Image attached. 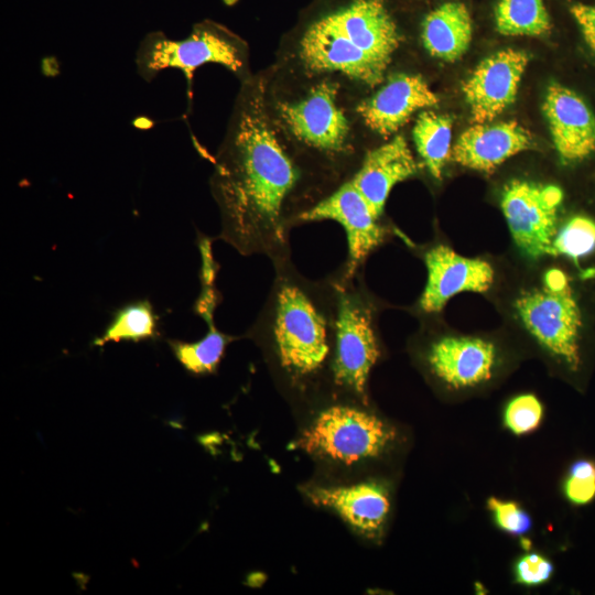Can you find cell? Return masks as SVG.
<instances>
[{
  "label": "cell",
  "mask_w": 595,
  "mask_h": 595,
  "mask_svg": "<svg viewBox=\"0 0 595 595\" xmlns=\"http://www.w3.org/2000/svg\"><path fill=\"white\" fill-rule=\"evenodd\" d=\"M213 165L218 238L242 256L264 255L272 264L290 259L291 229L331 191L275 129L264 105L262 69L240 83Z\"/></svg>",
  "instance_id": "1"
},
{
  "label": "cell",
  "mask_w": 595,
  "mask_h": 595,
  "mask_svg": "<svg viewBox=\"0 0 595 595\" xmlns=\"http://www.w3.org/2000/svg\"><path fill=\"white\" fill-rule=\"evenodd\" d=\"M405 41L392 0H314L282 36L270 65L338 77L363 97L393 68Z\"/></svg>",
  "instance_id": "2"
},
{
  "label": "cell",
  "mask_w": 595,
  "mask_h": 595,
  "mask_svg": "<svg viewBox=\"0 0 595 595\" xmlns=\"http://www.w3.org/2000/svg\"><path fill=\"white\" fill-rule=\"evenodd\" d=\"M267 111L293 155L331 192L348 181L372 147L363 126L361 98L331 75L262 69Z\"/></svg>",
  "instance_id": "3"
},
{
  "label": "cell",
  "mask_w": 595,
  "mask_h": 595,
  "mask_svg": "<svg viewBox=\"0 0 595 595\" xmlns=\"http://www.w3.org/2000/svg\"><path fill=\"white\" fill-rule=\"evenodd\" d=\"M268 299L246 337L263 345L293 385L332 367L336 293L332 274L313 281L291 258L273 264Z\"/></svg>",
  "instance_id": "4"
},
{
  "label": "cell",
  "mask_w": 595,
  "mask_h": 595,
  "mask_svg": "<svg viewBox=\"0 0 595 595\" xmlns=\"http://www.w3.org/2000/svg\"><path fill=\"white\" fill-rule=\"evenodd\" d=\"M207 64L225 67L239 83L253 75L248 43L212 20L194 24L191 33L178 40L170 39L161 31L150 32L141 40L136 53L137 73L145 82L153 80L167 68L182 71L190 100L194 73Z\"/></svg>",
  "instance_id": "5"
},
{
  "label": "cell",
  "mask_w": 595,
  "mask_h": 595,
  "mask_svg": "<svg viewBox=\"0 0 595 595\" xmlns=\"http://www.w3.org/2000/svg\"><path fill=\"white\" fill-rule=\"evenodd\" d=\"M335 293L333 383L366 402L369 375L381 356L376 307L360 284V273L332 274Z\"/></svg>",
  "instance_id": "6"
},
{
  "label": "cell",
  "mask_w": 595,
  "mask_h": 595,
  "mask_svg": "<svg viewBox=\"0 0 595 595\" xmlns=\"http://www.w3.org/2000/svg\"><path fill=\"white\" fill-rule=\"evenodd\" d=\"M394 437V430L377 415L334 404L317 414L295 446L313 456L351 465L379 456Z\"/></svg>",
  "instance_id": "7"
},
{
  "label": "cell",
  "mask_w": 595,
  "mask_h": 595,
  "mask_svg": "<svg viewBox=\"0 0 595 595\" xmlns=\"http://www.w3.org/2000/svg\"><path fill=\"white\" fill-rule=\"evenodd\" d=\"M516 309L527 329L547 350L572 369L578 368L582 314L564 272L548 271L542 286L522 294Z\"/></svg>",
  "instance_id": "8"
},
{
  "label": "cell",
  "mask_w": 595,
  "mask_h": 595,
  "mask_svg": "<svg viewBox=\"0 0 595 595\" xmlns=\"http://www.w3.org/2000/svg\"><path fill=\"white\" fill-rule=\"evenodd\" d=\"M439 102V96L422 74L392 68L376 88L359 99L358 112L374 147L399 133L418 113L435 108Z\"/></svg>",
  "instance_id": "9"
},
{
  "label": "cell",
  "mask_w": 595,
  "mask_h": 595,
  "mask_svg": "<svg viewBox=\"0 0 595 595\" xmlns=\"http://www.w3.org/2000/svg\"><path fill=\"white\" fill-rule=\"evenodd\" d=\"M322 220L336 221L345 230L347 259L339 269L345 277L360 273L368 257L386 241L389 234L382 217L374 213L349 180L301 214L296 226Z\"/></svg>",
  "instance_id": "10"
},
{
  "label": "cell",
  "mask_w": 595,
  "mask_h": 595,
  "mask_svg": "<svg viewBox=\"0 0 595 595\" xmlns=\"http://www.w3.org/2000/svg\"><path fill=\"white\" fill-rule=\"evenodd\" d=\"M562 201L555 185L513 180L504 187V216L516 245L529 257L551 255Z\"/></svg>",
  "instance_id": "11"
},
{
  "label": "cell",
  "mask_w": 595,
  "mask_h": 595,
  "mask_svg": "<svg viewBox=\"0 0 595 595\" xmlns=\"http://www.w3.org/2000/svg\"><path fill=\"white\" fill-rule=\"evenodd\" d=\"M528 63L526 52L506 48L477 65L463 85L475 123L493 121L515 101Z\"/></svg>",
  "instance_id": "12"
},
{
  "label": "cell",
  "mask_w": 595,
  "mask_h": 595,
  "mask_svg": "<svg viewBox=\"0 0 595 595\" xmlns=\"http://www.w3.org/2000/svg\"><path fill=\"white\" fill-rule=\"evenodd\" d=\"M426 283L419 307L426 314L441 312L462 292H486L494 281V269L485 260L458 255L445 245L431 247L424 253Z\"/></svg>",
  "instance_id": "13"
},
{
  "label": "cell",
  "mask_w": 595,
  "mask_h": 595,
  "mask_svg": "<svg viewBox=\"0 0 595 595\" xmlns=\"http://www.w3.org/2000/svg\"><path fill=\"white\" fill-rule=\"evenodd\" d=\"M420 170L408 139L399 132L368 149L349 181L374 213L382 217L392 188L415 176Z\"/></svg>",
  "instance_id": "14"
},
{
  "label": "cell",
  "mask_w": 595,
  "mask_h": 595,
  "mask_svg": "<svg viewBox=\"0 0 595 595\" xmlns=\"http://www.w3.org/2000/svg\"><path fill=\"white\" fill-rule=\"evenodd\" d=\"M542 110L562 163H577L595 152V116L576 93L552 83Z\"/></svg>",
  "instance_id": "15"
},
{
  "label": "cell",
  "mask_w": 595,
  "mask_h": 595,
  "mask_svg": "<svg viewBox=\"0 0 595 595\" xmlns=\"http://www.w3.org/2000/svg\"><path fill=\"white\" fill-rule=\"evenodd\" d=\"M305 495L313 505L336 512L350 528L369 539L380 536L390 510L389 493L377 482L313 486Z\"/></svg>",
  "instance_id": "16"
},
{
  "label": "cell",
  "mask_w": 595,
  "mask_h": 595,
  "mask_svg": "<svg viewBox=\"0 0 595 595\" xmlns=\"http://www.w3.org/2000/svg\"><path fill=\"white\" fill-rule=\"evenodd\" d=\"M534 145L532 134L517 121L477 122L459 136L451 159L468 169L490 173Z\"/></svg>",
  "instance_id": "17"
},
{
  "label": "cell",
  "mask_w": 595,
  "mask_h": 595,
  "mask_svg": "<svg viewBox=\"0 0 595 595\" xmlns=\"http://www.w3.org/2000/svg\"><path fill=\"white\" fill-rule=\"evenodd\" d=\"M426 361L431 371L452 388L473 387L491 377L496 350L474 337H442L431 344Z\"/></svg>",
  "instance_id": "18"
},
{
  "label": "cell",
  "mask_w": 595,
  "mask_h": 595,
  "mask_svg": "<svg viewBox=\"0 0 595 595\" xmlns=\"http://www.w3.org/2000/svg\"><path fill=\"white\" fill-rule=\"evenodd\" d=\"M418 37L429 57L446 63L459 60L473 37L469 9L457 0H446L431 7L419 22Z\"/></svg>",
  "instance_id": "19"
},
{
  "label": "cell",
  "mask_w": 595,
  "mask_h": 595,
  "mask_svg": "<svg viewBox=\"0 0 595 595\" xmlns=\"http://www.w3.org/2000/svg\"><path fill=\"white\" fill-rule=\"evenodd\" d=\"M453 120L448 115L425 109L416 115L411 131L419 163L431 177L441 181L452 154Z\"/></svg>",
  "instance_id": "20"
},
{
  "label": "cell",
  "mask_w": 595,
  "mask_h": 595,
  "mask_svg": "<svg viewBox=\"0 0 595 595\" xmlns=\"http://www.w3.org/2000/svg\"><path fill=\"white\" fill-rule=\"evenodd\" d=\"M160 335L159 316L152 303L142 299L117 309L102 334L91 345L102 347L108 343L156 340Z\"/></svg>",
  "instance_id": "21"
},
{
  "label": "cell",
  "mask_w": 595,
  "mask_h": 595,
  "mask_svg": "<svg viewBox=\"0 0 595 595\" xmlns=\"http://www.w3.org/2000/svg\"><path fill=\"white\" fill-rule=\"evenodd\" d=\"M493 19L496 30L507 36L540 37L552 29L545 0H496Z\"/></svg>",
  "instance_id": "22"
},
{
  "label": "cell",
  "mask_w": 595,
  "mask_h": 595,
  "mask_svg": "<svg viewBox=\"0 0 595 595\" xmlns=\"http://www.w3.org/2000/svg\"><path fill=\"white\" fill-rule=\"evenodd\" d=\"M198 340L169 339L167 344L181 366L194 376L215 374L225 356L227 346L237 337L219 331L215 324Z\"/></svg>",
  "instance_id": "23"
},
{
  "label": "cell",
  "mask_w": 595,
  "mask_h": 595,
  "mask_svg": "<svg viewBox=\"0 0 595 595\" xmlns=\"http://www.w3.org/2000/svg\"><path fill=\"white\" fill-rule=\"evenodd\" d=\"M595 249V220L577 215L570 218L558 230L552 242V256H565L578 259Z\"/></svg>",
  "instance_id": "24"
},
{
  "label": "cell",
  "mask_w": 595,
  "mask_h": 595,
  "mask_svg": "<svg viewBox=\"0 0 595 595\" xmlns=\"http://www.w3.org/2000/svg\"><path fill=\"white\" fill-rule=\"evenodd\" d=\"M543 415V408L533 394H521L513 398L506 407L504 421L515 434L529 433L538 428Z\"/></svg>",
  "instance_id": "25"
},
{
  "label": "cell",
  "mask_w": 595,
  "mask_h": 595,
  "mask_svg": "<svg viewBox=\"0 0 595 595\" xmlns=\"http://www.w3.org/2000/svg\"><path fill=\"white\" fill-rule=\"evenodd\" d=\"M567 499L575 505H585L595 497V462L580 459L569 470L564 483Z\"/></svg>",
  "instance_id": "26"
},
{
  "label": "cell",
  "mask_w": 595,
  "mask_h": 595,
  "mask_svg": "<svg viewBox=\"0 0 595 595\" xmlns=\"http://www.w3.org/2000/svg\"><path fill=\"white\" fill-rule=\"evenodd\" d=\"M497 526L511 534L521 536L531 528V518L519 504L491 497L487 501Z\"/></svg>",
  "instance_id": "27"
},
{
  "label": "cell",
  "mask_w": 595,
  "mask_h": 595,
  "mask_svg": "<svg viewBox=\"0 0 595 595\" xmlns=\"http://www.w3.org/2000/svg\"><path fill=\"white\" fill-rule=\"evenodd\" d=\"M552 573V563L539 553H528L521 556L515 565L516 581L527 586L545 583Z\"/></svg>",
  "instance_id": "28"
},
{
  "label": "cell",
  "mask_w": 595,
  "mask_h": 595,
  "mask_svg": "<svg viewBox=\"0 0 595 595\" xmlns=\"http://www.w3.org/2000/svg\"><path fill=\"white\" fill-rule=\"evenodd\" d=\"M570 12L585 42L595 53V4L576 2L571 6Z\"/></svg>",
  "instance_id": "29"
}]
</instances>
